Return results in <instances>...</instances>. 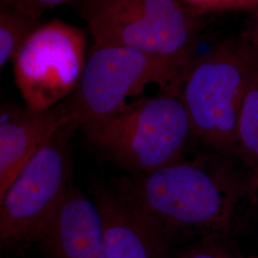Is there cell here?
<instances>
[{
	"label": "cell",
	"mask_w": 258,
	"mask_h": 258,
	"mask_svg": "<svg viewBox=\"0 0 258 258\" xmlns=\"http://www.w3.org/2000/svg\"><path fill=\"white\" fill-rule=\"evenodd\" d=\"M188 68L160 55L117 45H94L74 93L68 98L78 125L124 109L127 99L156 84L180 97Z\"/></svg>",
	"instance_id": "5b68a950"
},
{
	"label": "cell",
	"mask_w": 258,
	"mask_h": 258,
	"mask_svg": "<svg viewBox=\"0 0 258 258\" xmlns=\"http://www.w3.org/2000/svg\"><path fill=\"white\" fill-rule=\"evenodd\" d=\"M72 122L37 151L0 197L2 246L19 248L39 243L64 203L71 172L69 141Z\"/></svg>",
	"instance_id": "8992f818"
},
{
	"label": "cell",
	"mask_w": 258,
	"mask_h": 258,
	"mask_svg": "<svg viewBox=\"0 0 258 258\" xmlns=\"http://www.w3.org/2000/svg\"><path fill=\"white\" fill-rule=\"evenodd\" d=\"M39 244L45 258H105L103 225L97 204L70 186Z\"/></svg>",
	"instance_id": "30bf717a"
},
{
	"label": "cell",
	"mask_w": 258,
	"mask_h": 258,
	"mask_svg": "<svg viewBox=\"0 0 258 258\" xmlns=\"http://www.w3.org/2000/svg\"><path fill=\"white\" fill-rule=\"evenodd\" d=\"M255 58L249 37L227 39L194 57L180 93L195 140L230 157L237 151V122Z\"/></svg>",
	"instance_id": "3957f363"
},
{
	"label": "cell",
	"mask_w": 258,
	"mask_h": 258,
	"mask_svg": "<svg viewBox=\"0 0 258 258\" xmlns=\"http://www.w3.org/2000/svg\"><path fill=\"white\" fill-rule=\"evenodd\" d=\"M35 19L1 1L0 8V67L13 61L28 37L40 25Z\"/></svg>",
	"instance_id": "7c38bea8"
},
{
	"label": "cell",
	"mask_w": 258,
	"mask_h": 258,
	"mask_svg": "<svg viewBox=\"0 0 258 258\" xmlns=\"http://www.w3.org/2000/svg\"><path fill=\"white\" fill-rule=\"evenodd\" d=\"M102 160L143 175L184 160L194 139L184 104L172 95L143 97L115 115L79 126Z\"/></svg>",
	"instance_id": "7a4b0ae2"
},
{
	"label": "cell",
	"mask_w": 258,
	"mask_h": 258,
	"mask_svg": "<svg viewBox=\"0 0 258 258\" xmlns=\"http://www.w3.org/2000/svg\"><path fill=\"white\" fill-rule=\"evenodd\" d=\"M228 157L211 152L113 184L140 215L177 236L182 231L222 235L231 228L246 187Z\"/></svg>",
	"instance_id": "6da1fadb"
},
{
	"label": "cell",
	"mask_w": 258,
	"mask_h": 258,
	"mask_svg": "<svg viewBox=\"0 0 258 258\" xmlns=\"http://www.w3.org/2000/svg\"><path fill=\"white\" fill-rule=\"evenodd\" d=\"M249 37L252 39V41L258 46V10H256L254 14V22H253V31Z\"/></svg>",
	"instance_id": "2e32d148"
},
{
	"label": "cell",
	"mask_w": 258,
	"mask_h": 258,
	"mask_svg": "<svg viewBox=\"0 0 258 258\" xmlns=\"http://www.w3.org/2000/svg\"><path fill=\"white\" fill-rule=\"evenodd\" d=\"M254 45V65L241 104L236 135V153L244 158L251 169L252 190L258 188V46Z\"/></svg>",
	"instance_id": "8fae6325"
},
{
	"label": "cell",
	"mask_w": 258,
	"mask_h": 258,
	"mask_svg": "<svg viewBox=\"0 0 258 258\" xmlns=\"http://www.w3.org/2000/svg\"><path fill=\"white\" fill-rule=\"evenodd\" d=\"M92 199L102 216L105 258H172L176 236L140 215L113 187L95 185Z\"/></svg>",
	"instance_id": "9c48e42d"
},
{
	"label": "cell",
	"mask_w": 258,
	"mask_h": 258,
	"mask_svg": "<svg viewBox=\"0 0 258 258\" xmlns=\"http://www.w3.org/2000/svg\"><path fill=\"white\" fill-rule=\"evenodd\" d=\"M94 45L129 47L189 68L201 31L181 0H76Z\"/></svg>",
	"instance_id": "277c9868"
},
{
	"label": "cell",
	"mask_w": 258,
	"mask_h": 258,
	"mask_svg": "<svg viewBox=\"0 0 258 258\" xmlns=\"http://www.w3.org/2000/svg\"><path fill=\"white\" fill-rule=\"evenodd\" d=\"M86 32L59 19L41 23L13 59L25 105L49 109L69 98L86 65Z\"/></svg>",
	"instance_id": "52a82bcc"
},
{
	"label": "cell",
	"mask_w": 258,
	"mask_h": 258,
	"mask_svg": "<svg viewBox=\"0 0 258 258\" xmlns=\"http://www.w3.org/2000/svg\"><path fill=\"white\" fill-rule=\"evenodd\" d=\"M198 17L208 13L250 8L247 0H181Z\"/></svg>",
	"instance_id": "5bb4252c"
},
{
	"label": "cell",
	"mask_w": 258,
	"mask_h": 258,
	"mask_svg": "<svg viewBox=\"0 0 258 258\" xmlns=\"http://www.w3.org/2000/svg\"><path fill=\"white\" fill-rule=\"evenodd\" d=\"M77 122L68 98L37 110L6 104L0 114V197L22 167L68 124Z\"/></svg>",
	"instance_id": "ba28073f"
},
{
	"label": "cell",
	"mask_w": 258,
	"mask_h": 258,
	"mask_svg": "<svg viewBox=\"0 0 258 258\" xmlns=\"http://www.w3.org/2000/svg\"><path fill=\"white\" fill-rule=\"evenodd\" d=\"M172 258H243L231 249L221 235L204 234L201 239L188 245Z\"/></svg>",
	"instance_id": "4fadbf2b"
},
{
	"label": "cell",
	"mask_w": 258,
	"mask_h": 258,
	"mask_svg": "<svg viewBox=\"0 0 258 258\" xmlns=\"http://www.w3.org/2000/svg\"><path fill=\"white\" fill-rule=\"evenodd\" d=\"M9 4L29 16L40 19L42 15L49 11L63 5L66 3H73L76 0H1Z\"/></svg>",
	"instance_id": "9a60e30c"
},
{
	"label": "cell",
	"mask_w": 258,
	"mask_h": 258,
	"mask_svg": "<svg viewBox=\"0 0 258 258\" xmlns=\"http://www.w3.org/2000/svg\"><path fill=\"white\" fill-rule=\"evenodd\" d=\"M249 2V6L250 7H254V6H258V0H247Z\"/></svg>",
	"instance_id": "e0dca14e"
}]
</instances>
